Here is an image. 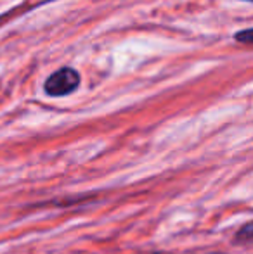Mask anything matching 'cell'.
Instances as JSON below:
<instances>
[{
    "instance_id": "cell-2",
    "label": "cell",
    "mask_w": 253,
    "mask_h": 254,
    "mask_svg": "<svg viewBox=\"0 0 253 254\" xmlns=\"http://www.w3.org/2000/svg\"><path fill=\"white\" fill-rule=\"evenodd\" d=\"M234 38H236L238 42H243V44H247V45L252 44V30L248 28V30H245L243 33H238Z\"/></svg>"
},
{
    "instance_id": "cell-4",
    "label": "cell",
    "mask_w": 253,
    "mask_h": 254,
    "mask_svg": "<svg viewBox=\"0 0 253 254\" xmlns=\"http://www.w3.org/2000/svg\"><path fill=\"white\" fill-rule=\"evenodd\" d=\"M212 254H219V253H212Z\"/></svg>"
},
{
    "instance_id": "cell-5",
    "label": "cell",
    "mask_w": 253,
    "mask_h": 254,
    "mask_svg": "<svg viewBox=\"0 0 253 254\" xmlns=\"http://www.w3.org/2000/svg\"><path fill=\"white\" fill-rule=\"evenodd\" d=\"M247 2H250V0H247Z\"/></svg>"
},
{
    "instance_id": "cell-3",
    "label": "cell",
    "mask_w": 253,
    "mask_h": 254,
    "mask_svg": "<svg viewBox=\"0 0 253 254\" xmlns=\"http://www.w3.org/2000/svg\"><path fill=\"white\" fill-rule=\"evenodd\" d=\"M238 239H240V241H245V242L248 244V242L252 241V225H247V227H245L243 230L240 232Z\"/></svg>"
},
{
    "instance_id": "cell-1",
    "label": "cell",
    "mask_w": 253,
    "mask_h": 254,
    "mask_svg": "<svg viewBox=\"0 0 253 254\" xmlns=\"http://www.w3.org/2000/svg\"><path fill=\"white\" fill-rule=\"evenodd\" d=\"M80 85V74L73 67H61L47 78L44 88L51 97H63L75 92Z\"/></svg>"
}]
</instances>
